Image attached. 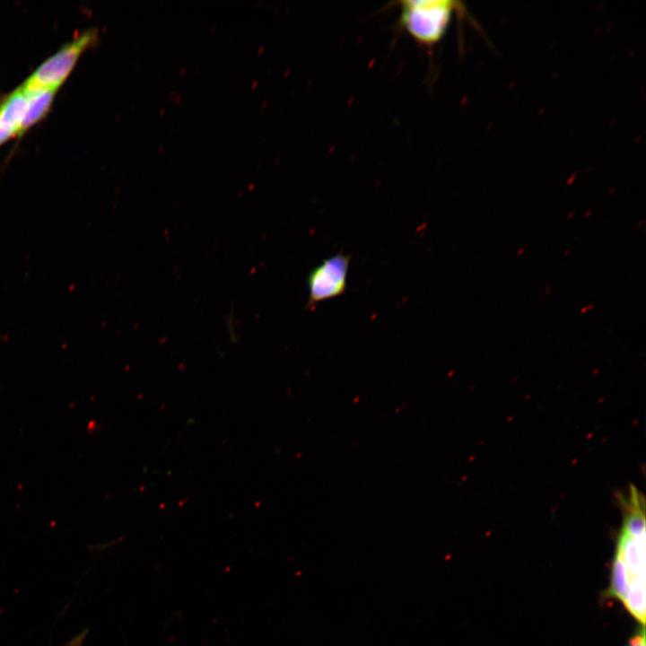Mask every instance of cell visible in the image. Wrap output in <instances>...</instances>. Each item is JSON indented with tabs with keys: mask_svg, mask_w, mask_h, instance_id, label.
Masks as SVG:
<instances>
[{
	"mask_svg": "<svg viewBox=\"0 0 646 646\" xmlns=\"http://www.w3.org/2000/svg\"><path fill=\"white\" fill-rule=\"evenodd\" d=\"M399 4L402 29L425 47H432L443 38L458 4L449 0H411Z\"/></svg>",
	"mask_w": 646,
	"mask_h": 646,
	"instance_id": "6da1fadb",
	"label": "cell"
},
{
	"mask_svg": "<svg viewBox=\"0 0 646 646\" xmlns=\"http://www.w3.org/2000/svg\"><path fill=\"white\" fill-rule=\"evenodd\" d=\"M96 39V31H84L45 60L22 87L24 90H57L70 74L81 55L93 45Z\"/></svg>",
	"mask_w": 646,
	"mask_h": 646,
	"instance_id": "7a4b0ae2",
	"label": "cell"
},
{
	"mask_svg": "<svg viewBox=\"0 0 646 646\" xmlns=\"http://www.w3.org/2000/svg\"><path fill=\"white\" fill-rule=\"evenodd\" d=\"M350 260V255L339 252L323 260L309 273L307 308L313 309L321 301L345 293Z\"/></svg>",
	"mask_w": 646,
	"mask_h": 646,
	"instance_id": "3957f363",
	"label": "cell"
},
{
	"mask_svg": "<svg viewBox=\"0 0 646 646\" xmlns=\"http://www.w3.org/2000/svg\"><path fill=\"white\" fill-rule=\"evenodd\" d=\"M26 107V93L19 87L0 103V145L21 135Z\"/></svg>",
	"mask_w": 646,
	"mask_h": 646,
	"instance_id": "277c9868",
	"label": "cell"
},
{
	"mask_svg": "<svg viewBox=\"0 0 646 646\" xmlns=\"http://www.w3.org/2000/svg\"><path fill=\"white\" fill-rule=\"evenodd\" d=\"M24 92L26 93V107L21 135L41 120L48 112L57 90L33 89L24 90Z\"/></svg>",
	"mask_w": 646,
	"mask_h": 646,
	"instance_id": "5b68a950",
	"label": "cell"
},
{
	"mask_svg": "<svg viewBox=\"0 0 646 646\" xmlns=\"http://www.w3.org/2000/svg\"><path fill=\"white\" fill-rule=\"evenodd\" d=\"M633 579L634 578L630 574L621 557L615 553L611 563L610 584L604 592V598H615L623 603Z\"/></svg>",
	"mask_w": 646,
	"mask_h": 646,
	"instance_id": "8992f818",
	"label": "cell"
},
{
	"mask_svg": "<svg viewBox=\"0 0 646 646\" xmlns=\"http://www.w3.org/2000/svg\"><path fill=\"white\" fill-rule=\"evenodd\" d=\"M623 604L642 626L645 624V578L632 580Z\"/></svg>",
	"mask_w": 646,
	"mask_h": 646,
	"instance_id": "52a82bcc",
	"label": "cell"
},
{
	"mask_svg": "<svg viewBox=\"0 0 646 646\" xmlns=\"http://www.w3.org/2000/svg\"><path fill=\"white\" fill-rule=\"evenodd\" d=\"M629 646H645L644 626H642L638 633L630 640Z\"/></svg>",
	"mask_w": 646,
	"mask_h": 646,
	"instance_id": "ba28073f",
	"label": "cell"
}]
</instances>
